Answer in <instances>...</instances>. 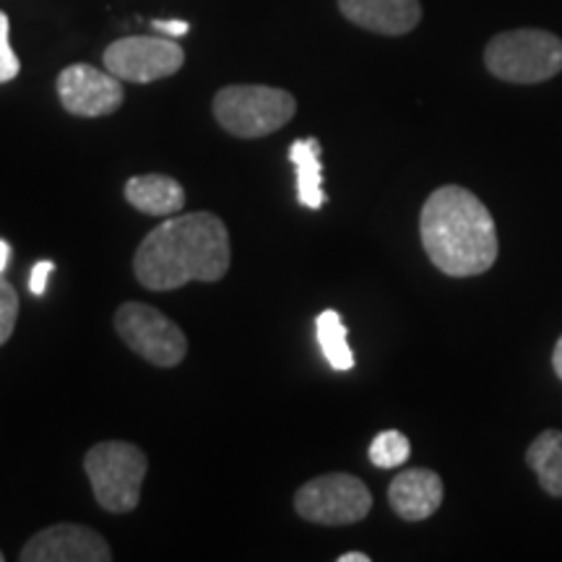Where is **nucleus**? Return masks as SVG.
Here are the masks:
<instances>
[{
  "label": "nucleus",
  "instance_id": "obj_16",
  "mask_svg": "<svg viewBox=\"0 0 562 562\" xmlns=\"http://www.w3.org/2000/svg\"><path fill=\"white\" fill-rule=\"evenodd\" d=\"M315 334H318V344L326 355L328 364L334 370H351L355 368V355H351L347 344V326H344L341 315L336 311H323L315 321Z\"/></svg>",
  "mask_w": 562,
  "mask_h": 562
},
{
  "label": "nucleus",
  "instance_id": "obj_13",
  "mask_svg": "<svg viewBox=\"0 0 562 562\" xmlns=\"http://www.w3.org/2000/svg\"><path fill=\"white\" fill-rule=\"evenodd\" d=\"M123 193L133 209L149 216H175L186 206V191L170 175H136Z\"/></svg>",
  "mask_w": 562,
  "mask_h": 562
},
{
  "label": "nucleus",
  "instance_id": "obj_11",
  "mask_svg": "<svg viewBox=\"0 0 562 562\" xmlns=\"http://www.w3.org/2000/svg\"><path fill=\"white\" fill-rule=\"evenodd\" d=\"M339 11L362 30L402 37L422 21L419 0H339Z\"/></svg>",
  "mask_w": 562,
  "mask_h": 562
},
{
  "label": "nucleus",
  "instance_id": "obj_10",
  "mask_svg": "<svg viewBox=\"0 0 562 562\" xmlns=\"http://www.w3.org/2000/svg\"><path fill=\"white\" fill-rule=\"evenodd\" d=\"M21 562H110V544L89 526L55 524L34 533L19 554Z\"/></svg>",
  "mask_w": 562,
  "mask_h": 562
},
{
  "label": "nucleus",
  "instance_id": "obj_18",
  "mask_svg": "<svg viewBox=\"0 0 562 562\" xmlns=\"http://www.w3.org/2000/svg\"><path fill=\"white\" fill-rule=\"evenodd\" d=\"M19 318V294L9 279L0 273V347L13 336Z\"/></svg>",
  "mask_w": 562,
  "mask_h": 562
},
{
  "label": "nucleus",
  "instance_id": "obj_1",
  "mask_svg": "<svg viewBox=\"0 0 562 562\" xmlns=\"http://www.w3.org/2000/svg\"><path fill=\"white\" fill-rule=\"evenodd\" d=\"M229 232L216 214H175L144 237L133 258L138 284L172 292L191 281H220L229 271Z\"/></svg>",
  "mask_w": 562,
  "mask_h": 562
},
{
  "label": "nucleus",
  "instance_id": "obj_8",
  "mask_svg": "<svg viewBox=\"0 0 562 562\" xmlns=\"http://www.w3.org/2000/svg\"><path fill=\"white\" fill-rule=\"evenodd\" d=\"M104 68L117 79L151 83L170 79L186 63V53L172 40L161 37H123L104 50Z\"/></svg>",
  "mask_w": 562,
  "mask_h": 562
},
{
  "label": "nucleus",
  "instance_id": "obj_22",
  "mask_svg": "<svg viewBox=\"0 0 562 562\" xmlns=\"http://www.w3.org/2000/svg\"><path fill=\"white\" fill-rule=\"evenodd\" d=\"M552 368H554V372H558V378L562 381V336L558 339V344H554V351H552Z\"/></svg>",
  "mask_w": 562,
  "mask_h": 562
},
{
  "label": "nucleus",
  "instance_id": "obj_23",
  "mask_svg": "<svg viewBox=\"0 0 562 562\" xmlns=\"http://www.w3.org/2000/svg\"><path fill=\"white\" fill-rule=\"evenodd\" d=\"M11 261V245L5 240H0V273L5 271V266Z\"/></svg>",
  "mask_w": 562,
  "mask_h": 562
},
{
  "label": "nucleus",
  "instance_id": "obj_4",
  "mask_svg": "<svg viewBox=\"0 0 562 562\" xmlns=\"http://www.w3.org/2000/svg\"><path fill=\"white\" fill-rule=\"evenodd\" d=\"M484 66L508 83H542L562 70V40L544 30H510L484 47Z\"/></svg>",
  "mask_w": 562,
  "mask_h": 562
},
{
  "label": "nucleus",
  "instance_id": "obj_9",
  "mask_svg": "<svg viewBox=\"0 0 562 562\" xmlns=\"http://www.w3.org/2000/svg\"><path fill=\"white\" fill-rule=\"evenodd\" d=\"M58 97L66 112L76 117H104L121 110L125 100L123 79L110 70L76 63L60 70Z\"/></svg>",
  "mask_w": 562,
  "mask_h": 562
},
{
  "label": "nucleus",
  "instance_id": "obj_5",
  "mask_svg": "<svg viewBox=\"0 0 562 562\" xmlns=\"http://www.w3.org/2000/svg\"><path fill=\"white\" fill-rule=\"evenodd\" d=\"M146 469H149L146 453L125 440L97 442L83 456V472L89 476L97 503L110 513H131L138 508Z\"/></svg>",
  "mask_w": 562,
  "mask_h": 562
},
{
  "label": "nucleus",
  "instance_id": "obj_17",
  "mask_svg": "<svg viewBox=\"0 0 562 562\" xmlns=\"http://www.w3.org/2000/svg\"><path fill=\"white\" fill-rule=\"evenodd\" d=\"M409 453H412L409 438L398 430H385L370 442V461L375 463L378 469L402 467V463L409 461Z\"/></svg>",
  "mask_w": 562,
  "mask_h": 562
},
{
  "label": "nucleus",
  "instance_id": "obj_24",
  "mask_svg": "<svg viewBox=\"0 0 562 562\" xmlns=\"http://www.w3.org/2000/svg\"><path fill=\"white\" fill-rule=\"evenodd\" d=\"M339 562H370V554H364V552H347V554H341Z\"/></svg>",
  "mask_w": 562,
  "mask_h": 562
},
{
  "label": "nucleus",
  "instance_id": "obj_19",
  "mask_svg": "<svg viewBox=\"0 0 562 562\" xmlns=\"http://www.w3.org/2000/svg\"><path fill=\"white\" fill-rule=\"evenodd\" d=\"M9 32H11V21L3 11H0V83L13 81L21 70V63L9 42Z\"/></svg>",
  "mask_w": 562,
  "mask_h": 562
},
{
  "label": "nucleus",
  "instance_id": "obj_20",
  "mask_svg": "<svg viewBox=\"0 0 562 562\" xmlns=\"http://www.w3.org/2000/svg\"><path fill=\"white\" fill-rule=\"evenodd\" d=\"M53 271H55L53 261L34 263V269L30 273V292L34 294V297H42V294L47 292V279H50Z\"/></svg>",
  "mask_w": 562,
  "mask_h": 562
},
{
  "label": "nucleus",
  "instance_id": "obj_12",
  "mask_svg": "<svg viewBox=\"0 0 562 562\" xmlns=\"http://www.w3.org/2000/svg\"><path fill=\"white\" fill-rule=\"evenodd\" d=\"M389 503L404 521H425L442 503V480L430 469H406L393 476Z\"/></svg>",
  "mask_w": 562,
  "mask_h": 562
},
{
  "label": "nucleus",
  "instance_id": "obj_25",
  "mask_svg": "<svg viewBox=\"0 0 562 562\" xmlns=\"http://www.w3.org/2000/svg\"><path fill=\"white\" fill-rule=\"evenodd\" d=\"M0 562H3V552H0Z\"/></svg>",
  "mask_w": 562,
  "mask_h": 562
},
{
  "label": "nucleus",
  "instance_id": "obj_14",
  "mask_svg": "<svg viewBox=\"0 0 562 562\" xmlns=\"http://www.w3.org/2000/svg\"><path fill=\"white\" fill-rule=\"evenodd\" d=\"M290 159L297 170V195L302 206L318 211L326 203L323 193V167H321V144L318 138H300L290 146Z\"/></svg>",
  "mask_w": 562,
  "mask_h": 562
},
{
  "label": "nucleus",
  "instance_id": "obj_3",
  "mask_svg": "<svg viewBox=\"0 0 562 562\" xmlns=\"http://www.w3.org/2000/svg\"><path fill=\"white\" fill-rule=\"evenodd\" d=\"M297 112V100L284 89L232 83L216 91L214 117L237 138H263L284 128Z\"/></svg>",
  "mask_w": 562,
  "mask_h": 562
},
{
  "label": "nucleus",
  "instance_id": "obj_2",
  "mask_svg": "<svg viewBox=\"0 0 562 562\" xmlns=\"http://www.w3.org/2000/svg\"><path fill=\"white\" fill-rule=\"evenodd\" d=\"M419 235L435 269L456 279L490 271L501 252L490 209L461 186L438 188L425 201Z\"/></svg>",
  "mask_w": 562,
  "mask_h": 562
},
{
  "label": "nucleus",
  "instance_id": "obj_7",
  "mask_svg": "<svg viewBox=\"0 0 562 562\" xmlns=\"http://www.w3.org/2000/svg\"><path fill=\"white\" fill-rule=\"evenodd\" d=\"M115 331L131 351L157 368H175L188 355V339L178 323L144 302H125L117 307Z\"/></svg>",
  "mask_w": 562,
  "mask_h": 562
},
{
  "label": "nucleus",
  "instance_id": "obj_15",
  "mask_svg": "<svg viewBox=\"0 0 562 562\" xmlns=\"http://www.w3.org/2000/svg\"><path fill=\"white\" fill-rule=\"evenodd\" d=\"M526 463L547 495L562 497V432L544 430L539 432L526 451Z\"/></svg>",
  "mask_w": 562,
  "mask_h": 562
},
{
  "label": "nucleus",
  "instance_id": "obj_21",
  "mask_svg": "<svg viewBox=\"0 0 562 562\" xmlns=\"http://www.w3.org/2000/svg\"><path fill=\"white\" fill-rule=\"evenodd\" d=\"M154 30L157 32H165L170 34V37H182V34L191 32V26H188V21H154Z\"/></svg>",
  "mask_w": 562,
  "mask_h": 562
},
{
  "label": "nucleus",
  "instance_id": "obj_6",
  "mask_svg": "<svg viewBox=\"0 0 562 562\" xmlns=\"http://www.w3.org/2000/svg\"><path fill=\"white\" fill-rule=\"evenodd\" d=\"M300 518L321 526L360 524L372 510L368 484L351 474H323L302 484L294 495Z\"/></svg>",
  "mask_w": 562,
  "mask_h": 562
}]
</instances>
